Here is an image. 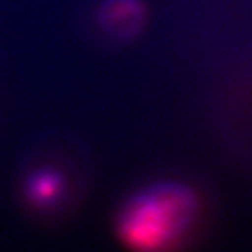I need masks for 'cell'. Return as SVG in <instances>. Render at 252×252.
<instances>
[{"mask_svg":"<svg viewBox=\"0 0 252 252\" xmlns=\"http://www.w3.org/2000/svg\"><path fill=\"white\" fill-rule=\"evenodd\" d=\"M194 197L176 185L156 186L126 204L119 220L125 243L139 249H157L172 243L193 217Z\"/></svg>","mask_w":252,"mask_h":252,"instance_id":"6da1fadb","label":"cell"},{"mask_svg":"<svg viewBox=\"0 0 252 252\" xmlns=\"http://www.w3.org/2000/svg\"><path fill=\"white\" fill-rule=\"evenodd\" d=\"M69 175L63 163L46 147L25 158L15 178V198L21 209L40 220L58 213L69 193Z\"/></svg>","mask_w":252,"mask_h":252,"instance_id":"7a4b0ae2","label":"cell"},{"mask_svg":"<svg viewBox=\"0 0 252 252\" xmlns=\"http://www.w3.org/2000/svg\"><path fill=\"white\" fill-rule=\"evenodd\" d=\"M146 8L141 0H99L96 19L110 33L130 34L145 20Z\"/></svg>","mask_w":252,"mask_h":252,"instance_id":"3957f363","label":"cell"}]
</instances>
